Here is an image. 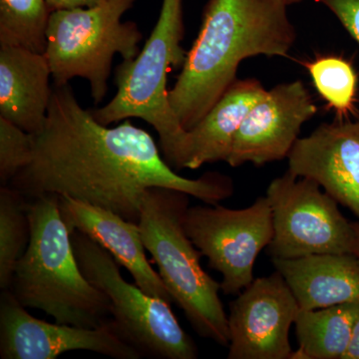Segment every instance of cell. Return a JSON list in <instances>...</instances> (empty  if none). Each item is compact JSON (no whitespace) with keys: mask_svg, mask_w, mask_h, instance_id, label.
<instances>
[{"mask_svg":"<svg viewBox=\"0 0 359 359\" xmlns=\"http://www.w3.org/2000/svg\"><path fill=\"white\" fill-rule=\"evenodd\" d=\"M29 162L8 186L32 200L57 195L81 201L138 224L149 188L164 187L218 205L233 194L226 175L180 176L147 131L125 120L109 128L78 102L69 84L52 85L43 128L32 135Z\"/></svg>","mask_w":359,"mask_h":359,"instance_id":"6da1fadb","label":"cell"},{"mask_svg":"<svg viewBox=\"0 0 359 359\" xmlns=\"http://www.w3.org/2000/svg\"><path fill=\"white\" fill-rule=\"evenodd\" d=\"M287 0H209L202 25L169 101L189 131L238 79V66L257 55L285 57L297 41Z\"/></svg>","mask_w":359,"mask_h":359,"instance_id":"7a4b0ae2","label":"cell"},{"mask_svg":"<svg viewBox=\"0 0 359 359\" xmlns=\"http://www.w3.org/2000/svg\"><path fill=\"white\" fill-rule=\"evenodd\" d=\"M30 242L9 290L26 309L43 311L56 323L99 328L112 323L111 304L85 278L71 233L59 209V196L28 200Z\"/></svg>","mask_w":359,"mask_h":359,"instance_id":"3957f363","label":"cell"},{"mask_svg":"<svg viewBox=\"0 0 359 359\" xmlns=\"http://www.w3.org/2000/svg\"><path fill=\"white\" fill-rule=\"evenodd\" d=\"M190 197L174 189L149 188L142 201L138 223L142 241L193 330L203 339L228 347L230 332L228 314L219 294L221 283L202 268V252L186 231Z\"/></svg>","mask_w":359,"mask_h":359,"instance_id":"277c9868","label":"cell"},{"mask_svg":"<svg viewBox=\"0 0 359 359\" xmlns=\"http://www.w3.org/2000/svg\"><path fill=\"white\" fill-rule=\"evenodd\" d=\"M183 0H163L154 29L138 56L116 67L117 93L109 103L91 111L105 126L140 118L154 127L163 157L175 171L183 169L188 131L180 124L169 101L170 71L183 67L187 51Z\"/></svg>","mask_w":359,"mask_h":359,"instance_id":"5b68a950","label":"cell"},{"mask_svg":"<svg viewBox=\"0 0 359 359\" xmlns=\"http://www.w3.org/2000/svg\"><path fill=\"white\" fill-rule=\"evenodd\" d=\"M136 0H100L96 6L52 11L45 55L53 84H69L81 77L90 85L94 104L108 90L115 54L123 60L138 56L143 34L134 21L121 18Z\"/></svg>","mask_w":359,"mask_h":359,"instance_id":"8992f818","label":"cell"},{"mask_svg":"<svg viewBox=\"0 0 359 359\" xmlns=\"http://www.w3.org/2000/svg\"><path fill=\"white\" fill-rule=\"evenodd\" d=\"M71 241L85 278L109 299L116 332L125 341L148 358H199L195 341L180 325L170 302L126 282L119 263L88 236L74 231Z\"/></svg>","mask_w":359,"mask_h":359,"instance_id":"52a82bcc","label":"cell"},{"mask_svg":"<svg viewBox=\"0 0 359 359\" xmlns=\"http://www.w3.org/2000/svg\"><path fill=\"white\" fill-rule=\"evenodd\" d=\"M273 236L266 247L271 259L318 254H353L354 229L339 203L313 180L287 170L266 188Z\"/></svg>","mask_w":359,"mask_h":359,"instance_id":"ba28073f","label":"cell"},{"mask_svg":"<svg viewBox=\"0 0 359 359\" xmlns=\"http://www.w3.org/2000/svg\"><path fill=\"white\" fill-rule=\"evenodd\" d=\"M185 229L210 268L223 276V294H238L255 280L257 257L273 238V214L266 196L245 209L195 205L186 212Z\"/></svg>","mask_w":359,"mask_h":359,"instance_id":"9c48e42d","label":"cell"},{"mask_svg":"<svg viewBox=\"0 0 359 359\" xmlns=\"http://www.w3.org/2000/svg\"><path fill=\"white\" fill-rule=\"evenodd\" d=\"M73 351H87L117 359H140L136 348L116 332L114 321L99 328L50 323L26 311L11 290L0 297V358L55 359Z\"/></svg>","mask_w":359,"mask_h":359,"instance_id":"30bf717a","label":"cell"},{"mask_svg":"<svg viewBox=\"0 0 359 359\" xmlns=\"http://www.w3.org/2000/svg\"><path fill=\"white\" fill-rule=\"evenodd\" d=\"M299 304L283 276L255 278L230 302L228 359H290Z\"/></svg>","mask_w":359,"mask_h":359,"instance_id":"8fae6325","label":"cell"},{"mask_svg":"<svg viewBox=\"0 0 359 359\" xmlns=\"http://www.w3.org/2000/svg\"><path fill=\"white\" fill-rule=\"evenodd\" d=\"M318 106L302 80L268 90L245 116L228 163L264 166L289 157L302 126L318 114Z\"/></svg>","mask_w":359,"mask_h":359,"instance_id":"7c38bea8","label":"cell"},{"mask_svg":"<svg viewBox=\"0 0 359 359\" xmlns=\"http://www.w3.org/2000/svg\"><path fill=\"white\" fill-rule=\"evenodd\" d=\"M292 174L313 180L359 219V116L323 123L290 151Z\"/></svg>","mask_w":359,"mask_h":359,"instance_id":"4fadbf2b","label":"cell"},{"mask_svg":"<svg viewBox=\"0 0 359 359\" xmlns=\"http://www.w3.org/2000/svg\"><path fill=\"white\" fill-rule=\"evenodd\" d=\"M59 209L70 233L79 231L88 236L127 269L144 292L174 302L159 273L149 263L138 224L103 208L62 196H59Z\"/></svg>","mask_w":359,"mask_h":359,"instance_id":"5bb4252c","label":"cell"},{"mask_svg":"<svg viewBox=\"0 0 359 359\" xmlns=\"http://www.w3.org/2000/svg\"><path fill=\"white\" fill-rule=\"evenodd\" d=\"M50 77L45 53L0 42V117L27 133H39L50 105Z\"/></svg>","mask_w":359,"mask_h":359,"instance_id":"9a60e30c","label":"cell"},{"mask_svg":"<svg viewBox=\"0 0 359 359\" xmlns=\"http://www.w3.org/2000/svg\"><path fill=\"white\" fill-rule=\"evenodd\" d=\"M301 309H318L359 302V257L318 254L271 259Z\"/></svg>","mask_w":359,"mask_h":359,"instance_id":"2e32d148","label":"cell"},{"mask_svg":"<svg viewBox=\"0 0 359 359\" xmlns=\"http://www.w3.org/2000/svg\"><path fill=\"white\" fill-rule=\"evenodd\" d=\"M266 90L255 78L237 79L187 137L183 169L226 162L245 116Z\"/></svg>","mask_w":359,"mask_h":359,"instance_id":"e0dca14e","label":"cell"},{"mask_svg":"<svg viewBox=\"0 0 359 359\" xmlns=\"http://www.w3.org/2000/svg\"><path fill=\"white\" fill-rule=\"evenodd\" d=\"M359 316V302L299 309L295 318L297 351L290 359H344Z\"/></svg>","mask_w":359,"mask_h":359,"instance_id":"ac0fdd59","label":"cell"},{"mask_svg":"<svg viewBox=\"0 0 359 359\" xmlns=\"http://www.w3.org/2000/svg\"><path fill=\"white\" fill-rule=\"evenodd\" d=\"M28 200L11 186L0 188V289L9 290L30 242Z\"/></svg>","mask_w":359,"mask_h":359,"instance_id":"d6986e66","label":"cell"},{"mask_svg":"<svg viewBox=\"0 0 359 359\" xmlns=\"http://www.w3.org/2000/svg\"><path fill=\"white\" fill-rule=\"evenodd\" d=\"M51 13L46 0H0V42L44 54Z\"/></svg>","mask_w":359,"mask_h":359,"instance_id":"ffe728a7","label":"cell"},{"mask_svg":"<svg viewBox=\"0 0 359 359\" xmlns=\"http://www.w3.org/2000/svg\"><path fill=\"white\" fill-rule=\"evenodd\" d=\"M304 67L321 98L337 113V119H348L358 92V74L353 66L339 56L325 55L304 63Z\"/></svg>","mask_w":359,"mask_h":359,"instance_id":"44dd1931","label":"cell"},{"mask_svg":"<svg viewBox=\"0 0 359 359\" xmlns=\"http://www.w3.org/2000/svg\"><path fill=\"white\" fill-rule=\"evenodd\" d=\"M32 135L0 117V183L8 186L32 154Z\"/></svg>","mask_w":359,"mask_h":359,"instance_id":"7402d4cb","label":"cell"},{"mask_svg":"<svg viewBox=\"0 0 359 359\" xmlns=\"http://www.w3.org/2000/svg\"><path fill=\"white\" fill-rule=\"evenodd\" d=\"M337 16L347 32L359 44V0H316Z\"/></svg>","mask_w":359,"mask_h":359,"instance_id":"603a6c76","label":"cell"},{"mask_svg":"<svg viewBox=\"0 0 359 359\" xmlns=\"http://www.w3.org/2000/svg\"><path fill=\"white\" fill-rule=\"evenodd\" d=\"M51 11L62 9L77 8V7H91L96 6L100 0H46Z\"/></svg>","mask_w":359,"mask_h":359,"instance_id":"cb8c5ba5","label":"cell"},{"mask_svg":"<svg viewBox=\"0 0 359 359\" xmlns=\"http://www.w3.org/2000/svg\"><path fill=\"white\" fill-rule=\"evenodd\" d=\"M344 359H359V316L354 325L353 335H351V342L347 347Z\"/></svg>","mask_w":359,"mask_h":359,"instance_id":"d4e9b609","label":"cell"},{"mask_svg":"<svg viewBox=\"0 0 359 359\" xmlns=\"http://www.w3.org/2000/svg\"><path fill=\"white\" fill-rule=\"evenodd\" d=\"M353 224L354 235H355V238H354L353 254L359 257V222H354Z\"/></svg>","mask_w":359,"mask_h":359,"instance_id":"484cf974","label":"cell"},{"mask_svg":"<svg viewBox=\"0 0 359 359\" xmlns=\"http://www.w3.org/2000/svg\"><path fill=\"white\" fill-rule=\"evenodd\" d=\"M287 4H289V6L290 4H297V2H301L302 0H287Z\"/></svg>","mask_w":359,"mask_h":359,"instance_id":"4316f807","label":"cell"}]
</instances>
